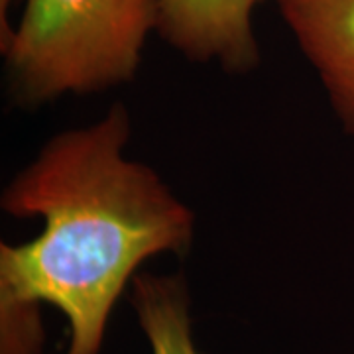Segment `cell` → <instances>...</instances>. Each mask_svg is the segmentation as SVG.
<instances>
[{"mask_svg": "<svg viewBox=\"0 0 354 354\" xmlns=\"http://www.w3.org/2000/svg\"><path fill=\"white\" fill-rule=\"evenodd\" d=\"M132 122L114 104L87 127L53 134L6 183L0 205L41 218V232L0 244V290L57 307L65 354H99L114 304L150 258L183 256L195 213L152 165L127 156Z\"/></svg>", "mask_w": 354, "mask_h": 354, "instance_id": "cell-1", "label": "cell"}, {"mask_svg": "<svg viewBox=\"0 0 354 354\" xmlns=\"http://www.w3.org/2000/svg\"><path fill=\"white\" fill-rule=\"evenodd\" d=\"M0 44L6 91L20 109L130 83L158 32L164 0H20Z\"/></svg>", "mask_w": 354, "mask_h": 354, "instance_id": "cell-2", "label": "cell"}, {"mask_svg": "<svg viewBox=\"0 0 354 354\" xmlns=\"http://www.w3.org/2000/svg\"><path fill=\"white\" fill-rule=\"evenodd\" d=\"M264 0H164L158 36L193 64L246 75L260 65L254 10Z\"/></svg>", "mask_w": 354, "mask_h": 354, "instance_id": "cell-3", "label": "cell"}, {"mask_svg": "<svg viewBox=\"0 0 354 354\" xmlns=\"http://www.w3.org/2000/svg\"><path fill=\"white\" fill-rule=\"evenodd\" d=\"M342 130L354 136V0H276Z\"/></svg>", "mask_w": 354, "mask_h": 354, "instance_id": "cell-4", "label": "cell"}, {"mask_svg": "<svg viewBox=\"0 0 354 354\" xmlns=\"http://www.w3.org/2000/svg\"><path fill=\"white\" fill-rule=\"evenodd\" d=\"M130 304L152 354H201L191 330L189 290L183 276L136 274Z\"/></svg>", "mask_w": 354, "mask_h": 354, "instance_id": "cell-5", "label": "cell"}, {"mask_svg": "<svg viewBox=\"0 0 354 354\" xmlns=\"http://www.w3.org/2000/svg\"><path fill=\"white\" fill-rule=\"evenodd\" d=\"M39 301L0 290V354H44Z\"/></svg>", "mask_w": 354, "mask_h": 354, "instance_id": "cell-6", "label": "cell"}]
</instances>
